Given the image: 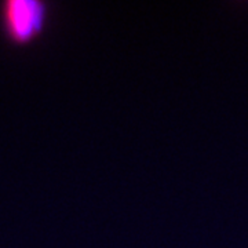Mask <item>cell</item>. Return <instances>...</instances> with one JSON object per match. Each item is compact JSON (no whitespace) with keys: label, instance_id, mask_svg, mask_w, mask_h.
<instances>
[{"label":"cell","instance_id":"6da1fadb","mask_svg":"<svg viewBox=\"0 0 248 248\" xmlns=\"http://www.w3.org/2000/svg\"><path fill=\"white\" fill-rule=\"evenodd\" d=\"M48 16L50 6L43 0H3L0 31L13 45H29L45 32Z\"/></svg>","mask_w":248,"mask_h":248}]
</instances>
